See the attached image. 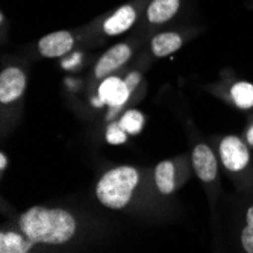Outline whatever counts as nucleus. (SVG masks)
Segmentation results:
<instances>
[{"label": "nucleus", "instance_id": "nucleus-4", "mask_svg": "<svg viewBox=\"0 0 253 253\" xmlns=\"http://www.w3.org/2000/svg\"><path fill=\"white\" fill-rule=\"evenodd\" d=\"M138 20V8L133 3L123 5L102 21V32L108 37H117L127 32Z\"/></svg>", "mask_w": 253, "mask_h": 253}, {"label": "nucleus", "instance_id": "nucleus-2", "mask_svg": "<svg viewBox=\"0 0 253 253\" xmlns=\"http://www.w3.org/2000/svg\"><path fill=\"white\" fill-rule=\"evenodd\" d=\"M138 180L140 176L133 167L122 166L112 169L106 171L97 183V199L106 208L122 210L130 202Z\"/></svg>", "mask_w": 253, "mask_h": 253}, {"label": "nucleus", "instance_id": "nucleus-6", "mask_svg": "<svg viewBox=\"0 0 253 253\" xmlns=\"http://www.w3.org/2000/svg\"><path fill=\"white\" fill-rule=\"evenodd\" d=\"M75 45V37L70 31H56L38 41V52L44 58H58L68 53Z\"/></svg>", "mask_w": 253, "mask_h": 253}, {"label": "nucleus", "instance_id": "nucleus-16", "mask_svg": "<svg viewBox=\"0 0 253 253\" xmlns=\"http://www.w3.org/2000/svg\"><path fill=\"white\" fill-rule=\"evenodd\" d=\"M127 132L120 126V123H111L106 129V141L112 146L126 143Z\"/></svg>", "mask_w": 253, "mask_h": 253}, {"label": "nucleus", "instance_id": "nucleus-11", "mask_svg": "<svg viewBox=\"0 0 253 253\" xmlns=\"http://www.w3.org/2000/svg\"><path fill=\"white\" fill-rule=\"evenodd\" d=\"M182 37L177 32H163L152 38L150 49L156 58H166L182 47Z\"/></svg>", "mask_w": 253, "mask_h": 253}, {"label": "nucleus", "instance_id": "nucleus-13", "mask_svg": "<svg viewBox=\"0 0 253 253\" xmlns=\"http://www.w3.org/2000/svg\"><path fill=\"white\" fill-rule=\"evenodd\" d=\"M155 182L161 194H171L174 191V166L171 161H163L156 166Z\"/></svg>", "mask_w": 253, "mask_h": 253}, {"label": "nucleus", "instance_id": "nucleus-21", "mask_svg": "<svg viewBox=\"0 0 253 253\" xmlns=\"http://www.w3.org/2000/svg\"><path fill=\"white\" fill-rule=\"evenodd\" d=\"M247 141H249V144L253 146V125H252L250 129L247 130Z\"/></svg>", "mask_w": 253, "mask_h": 253}, {"label": "nucleus", "instance_id": "nucleus-12", "mask_svg": "<svg viewBox=\"0 0 253 253\" xmlns=\"http://www.w3.org/2000/svg\"><path fill=\"white\" fill-rule=\"evenodd\" d=\"M34 243L28 240L23 234L15 232H2L0 234V252L2 253H26L31 250Z\"/></svg>", "mask_w": 253, "mask_h": 253}, {"label": "nucleus", "instance_id": "nucleus-15", "mask_svg": "<svg viewBox=\"0 0 253 253\" xmlns=\"http://www.w3.org/2000/svg\"><path fill=\"white\" fill-rule=\"evenodd\" d=\"M120 126L130 135H136L140 133L143 126H144V116L136 109H130L127 112H125V116L122 117V120L119 122Z\"/></svg>", "mask_w": 253, "mask_h": 253}, {"label": "nucleus", "instance_id": "nucleus-9", "mask_svg": "<svg viewBox=\"0 0 253 253\" xmlns=\"http://www.w3.org/2000/svg\"><path fill=\"white\" fill-rule=\"evenodd\" d=\"M193 167L203 182H212L217 176L218 166L214 152L206 144H197L193 150Z\"/></svg>", "mask_w": 253, "mask_h": 253}, {"label": "nucleus", "instance_id": "nucleus-17", "mask_svg": "<svg viewBox=\"0 0 253 253\" xmlns=\"http://www.w3.org/2000/svg\"><path fill=\"white\" fill-rule=\"evenodd\" d=\"M241 244L247 253H253V226H246L241 232Z\"/></svg>", "mask_w": 253, "mask_h": 253}, {"label": "nucleus", "instance_id": "nucleus-5", "mask_svg": "<svg viewBox=\"0 0 253 253\" xmlns=\"http://www.w3.org/2000/svg\"><path fill=\"white\" fill-rule=\"evenodd\" d=\"M26 88V76L18 67H8L0 75V102L11 103L20 99Z\"/></svg>", "mask_w": 253, "mask_h": 253}, {"label": "nucleus", "instance_id": "nucleus-8", "mask_svg": "<svg viewBox=\"0 0 253 253\" xmlns=\"http://www.w3.org/2000/svg\"><path fill=\"white\" fill-rule=\"evenodd\" d=\"M130 55H132V49L129 44H126V42L116 44L106 53H103L102 58L97 61V64L94 67L96 78L102 79L106 75H109L111 72L117 70L119 67H122L123 64H126L129 61Z\"/></svg>", "mask_w": 253, "mask_h": 253}, {"label": "nucleus", "instance_id": "nucleus-3", "mask_svg": "<svg viewBox=\"0 0 253 253\" xmlns=\"http://www.w3.org/2000/svg\"><path fill=\"white\" fill-rule=\"evenodd\" d=\"M220 158L221 163L229 171H241L249 164V150L247 146L238 136L229 135L223 138L220 144Z\"/></svg>", "mask_w": 253, "mask_h": 253}, {"label": "nucleus", "instance_id": "nucleus-1", "mask_svg": "<svg viewBox=\"0 0 253 253\" xmlns=\"http://www.w3.org/2000/svg\"><path fill=\"white\" fill-rule=\"evenodd\" d=\"M18 227L21 234H25L34 244L59 246L73 238L76 220L64 210L32 206L20 215Z\"/></svg>", "mask_w": 253, "mask_h": 253}, {"label": "nucleus", "instance_id": "nucleus-18", "mask_svg": "<svg viewBox=\"0 0 253 253\" xmlns=\"http://www.w3.org/2000/svg\"><path fill=\"white\" fill-rule=\"evenodd\" d=\"M140 81H141V76H140V73H136V72H132L127 78H126V84H127V86H129V89H130V93L135 89V86L140 84Z\"/></svg>", "mask_w": 253, "mask_h": 253}, {"label": "nucleus", "instance_id": "nucleus-14", "mask_svg": "<svg viewBox=\"0 0 253 253\" xmlns=\"http://www.w3.org/2000/svg\"><path fill=\"white\" fill-rule=\"evenodd\" d=\"M231 96L238 108L249 109L253 106V85L250 82H237L231 89Z\"/></svg>", "mask_w": 253, "mask_h": 253}, {"label": "nucleus", "instance_id": "nucleus-7", "mask_svg": "<svg viewBox=\"0 0 253 253\" xmlns=\"http://www.w3.org/2000/svg\"><path fill=\"white\" fill-rule=\"evenodd\" d=\"M130 96V89L126 81L120 78H106L99 86V106L105 103L111 108H120Z\"/></svg>", "mask_w": 253, "mask_h": 253}, {"label": "nucleus", "instance_id": "nucleus-19", "mask_svg": "<svg viewBox=\"0 0 253 253\" xmlns=\"http://www.w3.org/2000/svg\"><path fill=\"white\" fill-rule=\"evenodd\" d=\"M6 166H8V159H6L5 153L2 152V153H0V170L3 171L6 169Z\"/></svg>", "mask_w": 253, "mask_h": 253}, {"label": "nucleus", "instance_id": "nucleus-10", "mask_svg": "<svg viewBox=\"0 0 253 253\" xmlns=\"http://www.w3.org/2000/svg\"><path fill=\"white\" fill-rule=\"evenodd\" d=\"M180 8V0H152L146 9V18L150 25H164L171 20Z\"/></svg>", "mask_w": 253, "mask_h": 253}, {"label": "nucleus", "instance_id": "nucleus-20", "mask_svg": "<svg viewBox=\"0 0 253 253\" xmlns=\"http://www.w3.org/2000/svg\"><path fill=\"white\" fill-rule=\"evenodd\" d=\"M246 220H247V224L249 226H253V206H250V208H249L247 215H246Z\"/></svg>", "mask_w": 253, "mask_h": 253}]
</instances>
